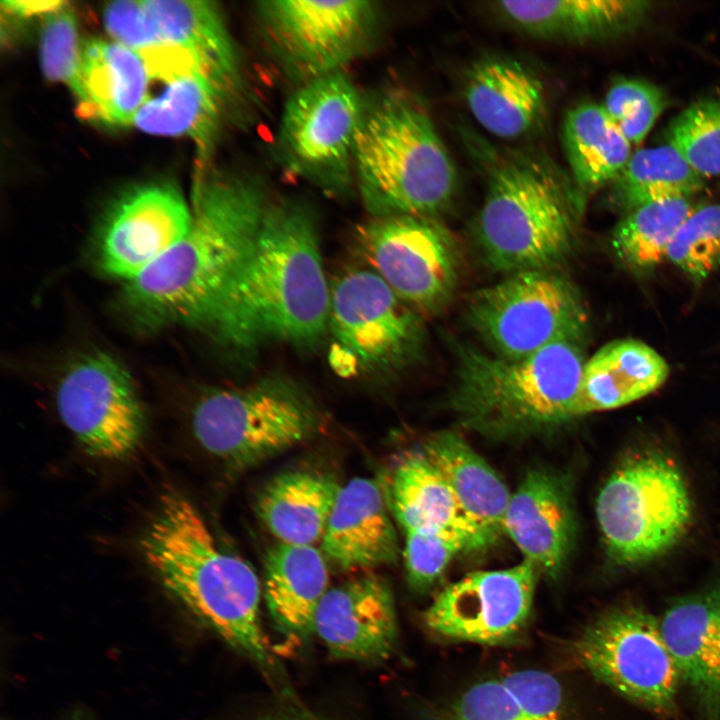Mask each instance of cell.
Segmentation results:
<instances>
[{"instance_id":"f35d334b","label":"cell","mask_w":720,"mask_h":720,"mask_svg":"<svg viewBox=\"0 0 720 720\" xmlns=\"http://www.w3.org/2000/svg\"><path fill=\"white\" fill-rule=\"evenodd\" d=\"M668 104L656 85L633 78L614 81L605 97L606 113L631 144H638L654 126Z\"/></svg>"},{"instance_id":"9c48e42d","label":"cell","mask_w":720,"mask_h":720,"mask_svg":"<svg viewBox=\"0 0 720 720\" xmlns=\"http://www.w3.org/2000/svg\"><path fill=\"white\" fill-rule=\"evenodd\" d=\"M466 317L492 353L511 359L558 343L584 344L589 326L580 291L558 269L509 274L477 290Z\"/></svg>"},{"instance_id":"8fae6325","label":"cell","mask_w":720,"mask_h":720,"mask_svg":"<svg viewBox=\"0 0 720 720\" xmlns=\"http://www.w3.org/2000/svg\"><path fill=\"white\" fill-rule=\"evenodd\" d=\"M328 328L336 360L366 373L400 372L424 348L421 315L370 268L345 270L332 281Z\"/></svg>"},{"instance_id":"d6a6232c","label":"cell","mask_w":720,"mask_h":720,"mask_svg":"<svg viewBox=\"0 0 720 720\" xmlns=\"http://www.w3.org/2000/svg\"><path fill=\"white\" fill-rule=\"evenodd\" d=\"M160 37L191 54L218 79L233 85L237 56L224 16L215 2L143 0Z\"/></svg>"},{"instance_id":"4316f807","label":"cell","mask_w":720,"mask_h":720,"mask_svg":"<svg viewBox=\"0 0 720 720\" xmlns=\"http://www.w3.org/2000/svg\"><path fill=\"white\" fill-rule=\"evenodd\" d=\"M452 489L486 548L504 535L511 493L495 470L457 432L440 431L421 449Z\"/></svg>"},{"instance_id":"52a82bcc","label":"cell","mask_w":720,"mask_h":720,"mask_svg":"<svg viewBox=\"0 0 720 720\" xmlns=\"http://www.w3.org/2000/svg\"><path fill=\"white\" fill-rule=\"evenodd\" d=\"M191 424L207 453L242 471L311 438L320 414L302 387L273 376L205 393L193 408Z\"/></svg>"},{"instance_id":"b9f144b4","label":"cell","mask_w":720,"mask_h":720,"mask_svg":"<svg viewBox=\"0 0 720 720\" xmlns=\"http://www.w3.org/2000/svg\"><path fill=\"white\" fill-rule=\"evenodd\" d=\"M63 1H2V9L12 16L31 17L44 16L58 8Z\"/></svg>"},{"instance_id":"9a60e30c","label":"cell","mask_w":720,"mask_h":720,"mask_svg":"<svg viewBox=\"0 0 720 720\" xmlns=\"http://www.w3.org/2000/svg\"><path fill=\"white\" fill-rule=\"evenodd\" d=\"M276 52L304 82L341 72L368 47L377 9L363 0H277L258 3Z\"/></svg>"},{"instance_id":"8d00e7d4","label":"cell","mask_w":720,"mask_h":720,"mask_svg":"<svg viewBox=\"0 0 720 720\" xmlns=\"http://www.w3.org/2000/svg\"><path fill=\"white\" fill-rule=\"evenodd\" d=\"M665 258L695 284L720 270V203L696 205L674 234Z\"/></svg>"},{"instance_id":"60d3db41","label":"cell","mask_w":720,"mask_h":720,"mask_svg":"<svg viewBox=\"0 0 720 720\" xmlns=\"http://www.w3.org/2000/svg\"><path fill=\"white\" fill-rule=\"evenodd\" d=\"M104 26L111 40L142 55L164 42L160 37L143 0H123L106 4Z\"/></svg>"},{"instance_id":"2e32d148","label":"cell","mask_w":720,"mask_h":720,"mask_svg":"<svg viewBox=\"0 0 720 720\" xmlns=\"http://www.w3.org/2000/svg\"><path fill=\"white\" fill-rule=\"evenodd\" d=\"M539 574L526 560L504 569L471 572L436 594L423 613V623L449 641L512 643L528 623Z\"/></svg>"},{"instance_id":"7c38bea8","label":"cell","mask_w":720,"mask_h":720,"mask_svg":"<svg viewBox=\"0 0 720 720\" xmlns=\"http://www.w3.org/2000/svg\"><path fill=\"white\" fill-rule=\"evenodd\" d=\"M356 242L370 269L420 315L437 314L453 299L461 252L454 236L434 218H372L360 227Z\"/></svg>"},{"instance_id":"ffe728a7","label":"cell","mask_w":720,"mask_h":720,"mask_svg":"<svg viewBox=\"0 0 720 720\" xmlns=\"http://www.w3.org/2000/svg\"><path fill=\"white\" fill-rule=\"evenodd\" d=\"M423 720H581L556 677L519 669L473 683Z\"/></svg>"},{"instance_id":"277c9868","label":"cell","mask_w":720,"mask_h":720,"mask_svg":"<svg viewBox=\"0 0 720 720\" xmlns=\"http://www.w3.org/2000/svg\"><path fill=\"white\" fill-rule=\"evenodd\" d=\"M353 168L373 218H434L449 206L457 188L454 163L429 113L399 90L364 102Z\"/></svg>"},{"instance_id":"484cf974","label":"cell","mask_w":720,"mask_h":720,"mask_svg":"<svg viewBox=\"0 0 720 720\" xmlns=\"http://www.w3.org/2000/svg\"><path fill=\"white\" fill-rule=\"evenodd\" d=\"M668 374L665 359L644 342H610L585 361L571 416L630 404L657 390Z\"/></svg>"},{"instance_id":"f546056e","label":"cell","mask_w":720,"mask_h":720,"mask_svg":"<svg viewBox=\"0 0 720 720\" xmlns=\"http://www.w3.org/2000/svg\"><path fill=\"white\" fill-rule=\"evenodd\" d=\"M386 495L390 510L405 533L456 531L468 536L476 551L487 549L449 484L422 450L408 453L400 460Z\"/></svg>"},{"instance_id":"e0dca14e","label":"cell","mask_w":720,"mask_h":720,"mask_svg":"<svg viewBox=\"0 0 720 720\" xmlns=\"http://www.w3.org/2000/svg\"><path fill=\"white\" fill-rule=\"evenodd\" d=\"M192 211L169 184L135 187L106 213L96 238L102 272L128 282L179 243L189 232Z\"/></svg>"},{"instance_id":"3957f363","label":"cell","mask_w":720,"mask_h":720,"mask_svg":"<svg viewBox=\"0 0 720 720\" xmlns=\"http://www.w3.org/2000/svg\"><path fill=\"white\" fill-rule=\"evenodd\" d=\"M140 548L148 568L174 600L289 695L262 628L256 572L217 543L186 497L173 490L161 495Z\"/></svg>"},{"instance_id":"836d02e7","label":"cell","mask_w":720,"mask_h":720,"mask_svg":"<svg viewBox=\"0 0 720 720\" xmlns=\"http://www.w3.org/2000/svg\"><path fill=\"white\" fill-rule=\"evenodd\" d=\"M611 201L624 214L670 198H692L705 186L701 177L670 144L632 153L612 182Z\"/></svg>"},{"instance_id":"4dcf8cb0","label":"cell","mask_w":720,"mask_h":720,"mask_svg":"<svg viewBox=\"0 0 720 720\" xmlns=\"http://www.w3.org/2000/svg\"><path fill=\"white\" fill-rule=\"evenodd\" d=\"M164 83L158 95L148 97L131 125L151 135L189 137L205 153L232 85L202 69Z\"/></svg>"},{"instance_id":"7bdbcfd3","label":"cell","mask_w":720,"mask_h":720,"mask_svg":"<svg viewBox=\"0 0 720 720\" xmlns=\"http://www.w3.org/2000/svg\"><path fill=\"white\" fill-rule=\"evenodd\" d=\"M264 720H311V718H304L296 715H279L266 718Z\"/></svg>"},{"instance_id":"44dd1931","label":"cell","mask_w":720,"mask_h":720,"mask_svg":"<svg viewBox=\"0 0 720 720\" xmlns=\"http://www.w3.org/2000/svg\"><path fill=\"white\" fill-rule=\"evenodd\" d=\"M659 622L700 720H720V588L675 600Z\"/></svg>"},{"instance_id":"e575fe53","label":"cell","mask_w":720,"mask_h":720,"mask_svg":"<svg viewBox=\"0 0 720 720\" xmlns=\"http://www.w3.org/2000/svg\"><path fill=\"white\" fill-rule=\"evenodd\" d=\"M696 205L692 198H670L639 206L623 215L610 238L611 249L625 268L642 275L652 272L674 234Z\"/></svg>"},{"instance_id":"4fadbf2b","label":"cell","mask_w":720,"mask_h":720,"mask_svg":"<svg viewBox=\"0 0 720 720\" xmlns=\"http://www.w3.org/2000/svg\"><path fill=\"white\" fill-rule=\"evenodd\" d=\"M363 105L343 71L304 82L281 117L279 144L288 165L328 192H345Z\"/></svg>"},{"instance_id":"83f0119b","label":"cell","mask_w":720,"mask_h":720,"mask_svg":"<svg viewBox=\"0 0 720 720\" xmlns=\"http://www.w3.org/2000/svg\"><path fill=\"white\" fill-rule=\"evenodd\" d=\"M328 583L324 556L314 546L278 543L269 549L263 592L276 628L288 638L307 640Z\"/></svg>"},{"instance_id":"f1b7e54d","label":"cell","mask_w":720,"mask_h":720,"mask_svg":"<svg viewBox=\"0 0 720 720\" xmlns=\"http://www.w3.org/2000/svg\"><path fill=\"white\" fill-rule=\"evenodd\" d=\"M340 488L326 474L286 471L259 491L256 513L279 543L313 546L323 538Z\"/></svg>"},{"instance_id":"7402d4cb","label":"cell","mask_w":720,"mask_h":720,"mask_svg":"<svg viewBox=\"0 0 720 720\" xmlns=\"http://www.w3.org/2000/svg\"><path fill=\"white\" fill-rule=\"evenodd\" d=\"M387 495L372 479L341 486L321 540L322 552L343 570L395 562L399 546Z\"/></svg>"},{"instance_id":"5bb4252c","label":"cell","mask_w":720,"mask_h":720,"mask_svg":"<svg viewBox=\"0 0 720 720\" xmlns=\"http://www.w3.org/2000/svg\"><path fill=\"white\" fill-rule=\"evenodd\" d=\"M59 417L82 449L95 458L119 461L140 447L146 415L126 368L104 352L84 354L59 379Z\"/></svg>"},{"instance_id":"d590c367","label":"cell","mask_w":720,"mask_h":720,"mask_svg":"<svg viewBox=\"0 0 720 720\" xmlns=\"http://www.w3.org/2000/svg\"><path fill=\"white\" fill-rule=\"evenodd\" d=\"M666 139L701 177L720 178V94L684 109L670 123Z\"/></svg>"},{"instance_id":"6da1fadb","label":"cell","mask_w":720,"mask_h":720,"mask_svg":"<svg viewBox=\"0 0 720 720\" xmlns=\"http://www.w3.org/2000/svg\"><path fill=\"white\" fill-rule=\"evenodd\" d=\"M329 308L312 212L270 201L205 332L240 353L277 343L312 348L327 331Z\"/></svg>"},{"instance_id":"8992f818","label":"cell","mask_w":720,"mask_h":720,"mask_svg":"<svg viewBox=\"0 0 720 720\" xmlns=\"http://www.w3.org/2000/svg\"><path fill=\"white\" fill-rule=\"evenodd\" d=\"M584 211L574 185L542 160L508 156L490 169L475 235L485 263L506 275L558 269Z\"/></svg>"},{"instance_id":"ba28073f","label":"cell","mask_w":720,"mask_h":720,"mask_svg":"<svg viewBox=\"0 0 720 720\" xmlns=\"http://www.w3.org/2000/svg\"><path fill=\"white\" fill-rule=\"evenodd\" d=\"M596 517L610 560L624 567L669 552L692 520L685 478L672 459L655 450L625 457L596 500Z\"/></svg>"},{"instance_id":"74e56055","label":"cell","mask_w":720,"mask_h":720,"mask_svg":"<svg viewBox=\"0 0 720 720\" xmlns=\"http://www.w3.org/2000/svg\"><path fill=\"white\" fill-rule=\"evenodd\" d=\"M39 48L45 76L65 84L78 100L82 46L76 16L66 2L43 16Z\"/></svg>"},{"instance_id":"d4e9b609","label":"cell","mask_w":720,"mask_h":720,"mask_svg":"<svg viewBox=\"0 0 720 720\" xmlns=\"http://www.w3.org/2000/svg\"><path fill=\"white\" fill-rule=\"evenodd\" d=\"M150 80L135 51L113 40H88L81 52L78 112L110 125H131L149 97Z\"/></svg>"},{"instance_id":"cb8c5ba5","label":"cell","mask_w":720,"mask_h":720,"mask_svg":"<svg viewBox=\"0 0 720 720\" xmlns=\"http://www.w3.org/2000/svg\"><path fill=\"white\" fill-rule=\"evenodd\" d=\"M494 9L530 36L587 41L632 32L645 20L651 2L642 0L500 1Z\"/></svg>"},{"instance_id":"d6986e66","label":"cell","mask_w":720,"mask_h":720,"mask_svg":"<svg viewBox=\"0 0 720 720\" xmlns=\"http://www.w3.org/2000/svg\"><path fill=\"white\" fill-rule=\"evenodd\" d=\"M524 560L539 573L557 578L575 537V514L568 481L559 473L535 468L511 493L503 521Z\"/></svg>"},{"instance_id":"30bf717a","label":"cell","mask_w":720,"mask_h":720,"mask_svg":"<svg viewBox=\"0 0 720 720\" xmlns=\"http://www.w3.org/2000/svg\"><path fill=\"white\" fill-rule=\"evenodd\" d=\"M577 663L618 695L657 715H670L681 677L659 618L642 608L604 611L571 646Z\"/></svg>"},{"instance_id":"1f68e13d","label":"cell","mask_w":720,"mask_h":720,"mask_svg":"<svg viewBox=\"0 0 720 720\" xmlns=\"http://www.w3.org/2000/svg\"><path fill=\"white\" fill-rule=\"evenodd\" d=\"M564 150L574 188L585 206L589 194L613 182L628 162L631 143L602 104L582 103L565 115Z\"/></svg>"},{"instance_id":"ac0fdd59","label":"cell","mask_w":720,"mask_h":720,"mask_svg":"<svg viewBox=\"0 0 720 720\" xmlns=\"http://www.w3.org/2000/svg\"><path fill=\"white\" fill-rule=\"evenodd\" d=\"M314 633L329 654L341 660L379 662L395 649L398 624L389 584L367 574L327 591L314 621Z\"/></svg>"},{"instance_id":"603a6c76","label":"cell","mask_w":720,"mask_h":720,"mask_svg":"<svg viewBox=\"0 0 720 720\" xmlns=\"http://www.w3.org/2000/svg\"><path fill=\"white\" fill-rule=\"evenodd\" d=\"M464 97L475 120L504 139L529 134L546 115L542 82L512 58L493 56L474 62L465 76Z\"/></svg>"},{"instance_id":"ab89813d","label":"cell","mask_w":720,"mask_h":720,"mask_svg":"<svg viewBox=\"0 0 720 720\" xmlns=\"http://www.w3.org/2000/svg\"><path fill=\"white\" fill-rule=\"evenodd\" d=\"M476 551L473 541L449 530L405 533L403 551L409 584L416 590L430 587L461 552Z\"/></svg>"},{"instance_id":"7a4b0ae2","label":"cell","mask_w":720,"mask_h":720,"mask_svg":"<svg viewBox=\"0 0 720 720\" xmlns=\"http://www.w3.org/2000/svg\"><path fill=\"white\" fill-rule=\"evenodd\" d=\"M270 201L242 176L210 174L195 184L187 235L136 278L123 304L142 327L206 331L252 244Z\"/></svg>"},{"instance_id":"5b68a950","label":"cell","mask_w":720,"mask_h":720,"mask_svg":"<svg viewBox=\"0 0 720 720\" xmlns=\"http://www.w3.org/2000/svg\"><path fill=\"white\" fill-rule=\"evenodd\" d=\"M583 344L564 342L511 359L457 345L449 407L465 429L509 439L572 419L585 363Z\"/></svg>"}]
</instances>
